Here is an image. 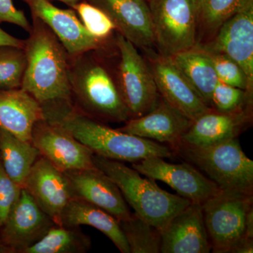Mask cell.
I'll use <instances>...</instances> for the list:
<instances>
[{
    "label": "cell",
    "instance_id": "obj_33",
    "mask_svg": "<svg viewBox=\"0 0 253 253\" xmlns=\"http://www.w3.org/2000/svg\"><path fill=\"white\" fill-rule=\"evenodd\" d=\"M6 22L16 25L28 33L32 26L21 10L16 9L12 0H0V23Z\"/></svg>",
    "mask_w": 253,
    "mask_h": 253
},
{
    "label": "cell",
    "instance_id": "obj_34",
    "mask_svg": "<svg viewBox=\"0 0 253 253\" xmlns=\"http://www.w3.org/2000/svg\"><path fill=\"white\" fill-rule=\"evenodd\" d=\"M24 44L25 41L14 38L0 28V46H12L24 48Z\"/></svg>",
    "mask_w": 253,
    "mask_h": 253
},
{
    "label": "cell",
    "instance_id": "obj_15",
    "mask_svg": "<svg viewBox=\"0 0 253 253\" xmlns=\"http://www.w3.org/2000/svg\"><path fill=\"white\" fill-rule=\"evenodd\" d=\"M23 189L56 225L61 226L63 211L73 199L64 172L40 156L30 171Z\"/></svg>",
    "mask_w": 253,
    "mask_h": 253
},
{
    "label": "cell",
    "instance_id": "obj_12",
    "mask_svg": "<svg viewBox=\"0 0 253 253\" xmlns=\"http://www.w3.org/2000/svg\"><path fill=\"white\" fill-rule=\"evenodd\" d=\"M144 51L158 93L165 101L192 122L211 109L169 58L154 52L153 49Z\"/></svg>",
    "mask_w": 253,
    "mask_h": 253
},
{
    "label": "cell",
    "instance_id": "obj_26",
    "mask_svg": "<svg viewBox=\"0 0 253 253\" xmlns=\"http://www.w3.org/2000/svg\"><path fill=\"white\" fill-rule=\"evenodd\" d=\"M91 247V238L79 226L56 225L23 253H85Z\"/></svg>",
    "mask_w": 253,
    "mask_h": 253
},
{
    "label": "cell",
    "instance_id": "obj_9",
    "mask_svg": "<svg viewBox=\"0 0 253 253\" xmlns=\"http://www.w3.org/2000/svg\"><path fill=\"white\" fill-rule=\"evenodd\" d=\"M131 168L141 175L166 183L178 196L202 205L221 189L193 165L170 163L161 157H151L132 163Z\"/></svg>",
    "mask_w": 253,
    "mask_h": 253
},
{
    "label": "cell",
    "instance_id": "obj_1",
    "mask_svg": "<svg viewBox=\"0 0 253 253\" xmlns=\"http://www.w3.org/2000/svg\"><path fill=\"white\" fill-rule=\"evenodd\" d=\"M42 107L44 120L66 129L96 156L131 163L175 156L167 145L113 129L82 113L73 103H51Z\"/></svg>",
    "mask_w": 253,
    "mask_h": 253
},
{
    "label": "cell",
    "instance_id": "obj_22",
    "mask_svg": "<svg viewBox=\"0 0 253 253\" xmlns=\"http://www.w3.org/2000/svg\"><path fill=\"white\" fill-rule=\"evenodd\" d=\"M88 225L107 236L122 253H129V247L117 219L97 206L78 199L68 202L62 213L61 226L74 227Z\"/></svg>",
    "mask_w": 253,
    "mask_h": 253
},
{
    "label": "cell",
    "instance_id": "obj_10",
    "mask_svg": "<svg viewBox=\"0 0 253 253\" xmlns=\"http://www.w3.org/2000/svg\"><path fill=\"white\" fill-rule=\"evenodd\" d=\"M29 6L32 16L45 23L62 43L70 57L89 51H107L111 42L91 36L73 9H62L49 0H22Z\"/></svg>",
    "mask_w": 253,
    "mask_h": 253
},
{
    "label": "cell",
    "instance_id": "obj_17",
    "mask_svg": "<svg viewBox=\"0 0 253 253\" xmlns=\"http://www.w3.org/2000/svg\"><path fill=\"white\" fill-rule=\"evenodd\" d=\"M253 104L231 112L211 109L193 121L181 142L192 146H207L235 139L253 124Z\"/></svg>",
    "mask_w": 253,
    "mask_h": 253
},
{
    "label": "cell",
    "instance_id": "obj_25",
    "mask_svg": "<svg viewBox=\"0 0 253 253\" xmlns=\"http://www.w3.org/2000/svg\"><path fill=\"white\" fill-rule=\"evenodd\" d=\"M253 0H196L197 44L211 41L219 28Z\"/></svg>",
    "mask_w": 253,
    "mask_h": 253
},
{
    "label": "cell",
    "instance_id": "obj_8",
    "mask_svg": "<svg viewBox=\"0 0 253 253\" xmlns=\"http://www.w3.org/2000/svg\"><path fill=\"white\" fill-rule=\"evenodd\" d=\"M253 203V196L221 190L202 204L212 253H230L244 237L246 214Z\"/></svg>",
    "mask_w": 253,
    "mask_h": 253
},
{
    "label": "cell",
    "instance_id": "obj_36",
    "mask_svg": "<svg viewBox=\"0 0 253 253\" xmlns=\"http://www.w3.org/2000/svg\"><path fill=\"white\" fill-rule=\"evenodd\" d=\"M245 236L253 239V206L250 208L246 214Z\"/></svg>",
    "mask_w": 253,
    "mask_h": 253
},
{
    "label": "cell",
    "instance_id": "obj_21",
    "mask_svg": "<svg viewBox=\"0 0 253 253\" xmlns=\"http://www.w3.org/2000/svg\"><path fill=\"white\" fill-rule=\"evenodd\" d=\"M44 119L42 105L21 88L0 90V127L31 143L37 122Z\"/></svg>",
    "mask_w": 253,
    "mask_h": 253
},
{
    "label": "cell",
    "instance_id": "obj_18",
    "mask_svg": "<svg viewBox=\"0 0 253 253\" xmlns=\"http://www.w3.org/2000/svg\"><path fill=\"white\" fill-rule=\"evenodd\" d=\"M192 124L189 118L176 111L160 96L157 104L144 116L130 118L118 130L156 141L172 150Z\"/></svg>",
    "mask_w": 253,
    "mask_h": 253
},
{
    "label": "cell",
    "instance_id": "obj_3",
    "mask_svg": "<svg viewBox=\"0 0 253 253\" xmlns=\"http://www.w3.org/2000/svg\"><path fill=\"white\" fill-rule=\"evenodd\" d=\"M69 81L73 105L82 113L102 123H126L130 119L116 72L101 58V51L70 57Z\"/></svg>",
    "mask_w": 253,
    "mask_h": 253
},
{
    "label": "cell",
    "instance_id": "obj_24",
    "mask_svg": "<svg viewBox=\"0 0 253 253\" xmlns=\"http://www.w3.org/2000/svg\"><path fill=\"white\" fill-rule=\"evenodd\" d=\"M40 156L39 151L31 143L21 140L0 127V160L6 174L23 189Z\"/></svg>",
    "mask_w": 253,
    "mask_h": 253
},
{
    "label": "cell",
    "instance_id": "obj_31",
    "mask_svg": "<svg viewBox=\"0 0 253 253\" xmlns=\"http://www.w3.org/2000/svg\"><path fill=\"white\" fill-rule=\"evenodd\" d=\"M247 104H253V95L244 89L218 81L211 96V109L219 112H231Z\"/></svg>",
    "mask_w": 253,
    "mask_h": 253
},
{
    "label": "cell",
    "instance_id": "obj_19",
    "mask_svg": "<svg viewBox=\"0 0 253 253\" xmlns=\"http://www.w3.org/2000/svg\"><path fill=\"white\" fill-rule=\"evenodd\" d=\"M102 10L117 33L141 50L153 49L154 31L146 0H86Z\"/></svg>",
    "mask_w": 253,
    "mask_h": 253
},
{
    "label": "cell",
    "instance_id": "obj_16",
    "mask_svg": "<svg viewBox=\"0 0 253 253\" xmlns=\"http://www.w3.org/2000/svg\"><path fill=\"white\" fill-rule=\"evenodd\" d=\"M64 174L69 181L73 199L94 205L118 221L130 217L131 212L121 190L99 168L73 169Z\"/></svg>",
    "mask_w": 253,
    "mask_h": 253
},
{
    "label": "cell",
    "instance_id": "obj_6",
    "mask_svg": "<svg viewBox=\"0 0 253 253\" xmlns=\"http://www.w3.org/2000/svg\"><path fill=\"white\" fill-rule=\"evenodd\" d=\"M154 45L166 57L194 47L197 43L196 0H147Z\"/></svg>",
    "mask_w": 253,
    "mask_h": 253
},
{
    "label": "cell",
    "instance_id": "obj_28",
    "mask_svg": "<svg viewBox=\"0 0 253 253\" xmlns=\"http://www.w3.org/2000/svg\"><path fill=\"white\" fill-rule=\"evenodd\" d=\"M26 63L24 48L0 46V90L21 88Z\"/></svg>",
    "mask_w": 253,
    "mask_h": 253
},
{
    "label": "cell",
    "instance_id": "obj_5",
    "mask_svg": "<svg viewBox=\"0 0 253 253\" xmlns=\"http://www.w3.org/2000/svg\"><path fill=\"white\" fill-rule=\"evenodd\" d=\"M173 151L222 191L253 196V161L243 151L238 138L201 147L181 141Z\"/></svg>",
    "mask_w": 253,
    "mask_h": 253
},
{
    "label": "cell",
    "instance_id": "obj_7",
    "mask_svg": "<svg viewBox=\"0 0 253 253\" xmlns=\"http://www.w3.org/2000/svg\"><path fill=\"white\" fill-rule=\"evenodd\" d=\"M115 42L119 56L115 71L118 89L130 118L144 116L160 99L152 71L137 48L118 33Z\"/></svg>",
    "mask_w": 253,
    "mask_h": 253
},
{
    "label": "cell",
    "instance_id": "obj_27",
    "mask_svg": "<svg viewBox=\"0 0 253 253\" xmlns=\"http://www.w3.org/2000/svg\"><path fill=\"white\" fill-rule=\"evenodd\" d=\"M126 238L129 253H159L161 248V230L131 213L130 217L118 221Z\"/></svg>",
    "mask_w": 253,
    "mask_h": 253
},
{
    "label": "cell",
    "instance_id": "obj_37",
    "mask_svg": "<svg viewBox=\"0 0 253 253\" xmlns=\"http://www.w3.org/2000/svg\"><path fill=\"white\" fill-rule=\"evenodd\" d=\"M58 1L65 3V4H67L68 6H69L70 7H72V6H74V5L78 4V3L81 2V1H83V0H58Z\"/></svg>",
    "mask_w": 253,
    "mask_h": 253
},
{
    "label": "cell",
    "instance_id": "obj_20",
    "mask_svg": "<svg viewBox=\"0 0 253 253\" xmlns=\"http://www.w3.org/2000/svg\"><path fill=\"white\" fill-rule=\"evenodd\" d=\"M161 253H208L211 246L202 205L191 203L161 230Z\"/></svg>",
    "mask_w": 253,
    "mask_h": 253
},
{
    "label": "cell",
    "instance_id": "obj_13",
    "mask_svg": "<svg viewBox=\"0 0 253 253\" xmlns=\"http://www.w3.org/2000/svg\"><path fill=\"white\" fill-rule=\"evenodd\" d=\"M196 45L234 60L246 73L253 89V0L229 18L211 41Z\"/></svg>",
    "mask_w": 253,
    "mask_h": 253
},
{
    "label": "cell",
    "instance_id": "obj_32",
    "mask_svg": "<svg viewBox=\"0 0 253 253\" xmlns=\"http://www.w3.org/2000/svg\"><path fill=\"white\" fill-rule=\"evenodd\" d=\"M22 189L6 174L0 160V227L4 225L17 204Z\"/></svg>",
    "mask_w": 253,
    "mask_h": 253
},
{
    "label": "cell",
    "instance_id": "obj_4",
    "mask_svg": "<svg viewBox=\"0 0 253 253\" xmlns=\"http://www.w3.org/2000/svg\"><path fill=\"white\" fill-rule=\"evenodd\" d=\"M93 162L109 176L138 216L160 230L177 213L191 204L189 200L168 192L154 179L142 176L121 161L93 155Z\"/></svg>",
    "mask_w": 253,
    "mask_h": 253
},
{
    "label": "cell",
    "instance_id": "obj_29",
    "mask_svg": "<svg viewBox=\"0 0 253 253\" xmlns=\"http://www.w3.org/2000/svg\"><path fill=\"white\" fill-rule=\"evenodd\" d=\"M81 23L91 36L101 41H112L116 26L102 10L83 0L72 6Z\"/></svg>",
    "mask_w": 253,
    "mask_h": 253
},
{
    "label": "cell",
    "instance_id": "obj_11",
    "mask_svg": "<svg viewBox=\"0 0 253 253\" xmlns=\"http://www.w3.org/2000/svg\"><path fill=\"white\" fill-rule=\"evenodd\" d=\"M31 144L62 172L96 168L93 153L63 127L42 119L35 125Z\"/></svg>",
    "mask_w": 253,
    "mask_h": 253
},
{
    "label": "cell",
    "instance_id": "obj_35",
    "mask_svg": "<svg viewBox=\"0 0 253 253\" xmlns=\"http://www.w3.org/2000/svg\"><path fill=\"white\" fill-rule=\"evenodd\" d=\"M253 252V239L244 236L231 249L230 253H252Z\"/></svg>",
    "mask_w": 253,
    "mask_h": 253
},
{
    "label": "cell",
    "instance_id": "obj_30",
    "mask_svg": "<svg viewBox=\"0 0 253 253\" xmlns=\"http://www.w3.org/2000/svg\"><path fill=\"white\" fill-rule=\"evenodd\" d=\"M205 51L208 53L212 61L218 81L229 85L244 89L253 96V89L250 86L246 73L237 63L222 53Z\"/></svg>",
    "mask_w": 253,
    "mask_h": 253
},
{
    "label": "cell",
    "instance_id": "obj_14",
    "mask_svg": "<svg viewBox=\"0 0 253 253\" xmlns=\"http://www.w3.org/2000/svg\"><path fill=\"white\" fill-rule=\"evenodd\" d=\"M56 224L38 206L25 189H22L3 227L2 241L13 253H23L41 241Z\"/></svg>",
    "mask_w": 253,
    "mask_h": 253
},
{
    "label": "cell",
    "instance_id": "obj_2",
    "mask_svg": "<svg viewBox=\"0 0 253 253\" xmlns=\"http://www.w3.org/2000/svg\"><path fill=\"white\" fill-rule=\"evenodd\" d=\"M31 31L25 40L26 71L21 88L42 106L73 102L69 81V55L56 35L39 18L32 16Z\"/></svg>",
    "mask_w": 253,
    "mask_h": 253
},
{
    "label": "cell",
    "instance_id": "obj_23",
    "mask_svg": "<svg viewBox=\"0 0 253 253\" xmlns=\"http://www.w3.org/2000/svg\"><path fill=\"white\" fill-rule=\"evenodd\" d=\"M168 58L205 104L211 108V96L219 81L208 53L195 45Z\"/></svg>",
    "mask_w": 253,
    "mask_h": 253
}]
</instances>
